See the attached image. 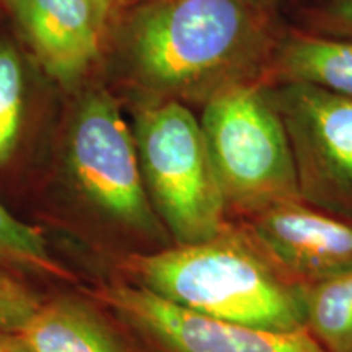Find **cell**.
Here are the masks:
<instances>
[{
  "mask_svg": "<svg viewBox=\"0 0 352 352\" xmlns=\"http://www.w3.org/2000/svg\"><path fill=\"white\" fill-rule=\"evenodd\" d=\"M0 352H32L20 333L0 334Z\"/></svg>",
  "mask_w": 352,
  "mask_h": 352,
  "instance_id": "cell-17",
  "label": "cell"
},
{
  "mask_svg": "<svg viewBox=\"0 0 352 352\" xmlns=\"http://www.w3.org/2000/svg\"><path fill=\"white\" fill-rule=\"evenodd\" d=\"M91 3H94L96 12H98L100 19L107 25H109V21H111L114 15V10H116L118 0H91Z\"/></svg>",
  "mask_w": 352,
  "mask_h": 352,
  "instance_id": "cell-18",
  "label": "cell"
},
{
  "mask_svg": "<svg viewBox=\"0 0 352 352\" xmlns=\"http://www.w3.org/2000/svg\"><path fill=\"white\" fill-rule=\"evenodd\" d=\"M67 162L77 188L104 217L148 252L173 245L145 192L132 129L107 91H94L78 104L69 129Z\"/></svg>",
  "mask_w": 352,
  "mask_h": 352,
  "instance_id": "cell-5",
  "label": "cell"
},
{
  "mask_svg": "<svg viewBox=\"0 0 352 352\" xmlns=\"http://www.w3.org/2000/svg\"><path fill=\"white\" fill-rule=\"evenodd\" d=\"M245 2H248L250 6L258 8V10L267 13V15L274 16V12L280 3V0H245Z\"/></svg>",
  "mask_w": 352,
  "mask_h": 352,
  "instance_id": "cell-19",
  "label": "cell"
},
{
  "mask_svg": "<svg viewBox=\"0 0 352 352\" xmlns=\"http://www.w3.org/2000/svg\"><path fill=\"white\" fill-rule=\"evenodd\" d=\"M121 270L127 283L196 314L272 331L305 328V292L277 274L232 220L208 241L127 254Z\"/></svg>",
  "mask_w": 352,
  "mask_h": 352,
  "instance_id": "cell-2",
  "label": "cell"
},
{
  "mask_svg": "<svg viewBox=\"0 0 352 352\" xmlns=\"http://www.w3.org/2000/svg\"><path fill=\"white\" fill-rule=\"evenodd\" d=\"M25 114V74L12 44L0 43V166L19 147Z\"/></svg>",
  "mask_w": 352,
  "mask_h": 352,
  "instance_id": "cell-14",
  "label": "cell"
},
{
  "mask_svg": "<svg viewBox=\"0 0 352 352\" xmlns=\"http://www.w3.org/2000/svg\"><path fill=\"white\" fill-rule=\"evenodd\" d=\"M95 296L151 352H327L307 328L272 331L212 318L127 280L101 285Z\"/></svg>",
  "mask_w": 352,
  "mask_h": 352,
  "instance_id": "cell-7",
  "label": "cell"
},
{
  "mask_svg": "<svg viewBox=\"0 0 352 352\" xmlns=\"http://www.w3.org/2000/svg\"><path fill=\"white\" fill-rule=\"evenodd\" d=\"M39 65L63 85L98 59L108 25L91 0H2Z\"/></svg>",
  "mask_w": 352,
  "mask_h": 352,
  "instance_id": "cell-9",
  "label": "cell"
},
{
  "mask_svg": "<svg viewBox=\"0 0 352 352\" xmlns=\"http://www.w3.org/2000/svg\"><path fill=\"white\" fill-rule=\"evenodd\" d=\"M135 148L153 210L173 245H195L230 223L196 118L179 101H145L134 114Z\"/></svg>",
  "mask_w": 352,
  "mask_h": 352,
  "instance_id": "cell-3",
  "label": "cell"
},
{
  "mask_svg": "<svg viewBox=\"0 0 352 352\" xmlns=\"http://www.w3.org/2000/svg\"><path fill=\"white\" fill-rule=\"evenodd\" d=\"M0 266L39 272V274L74 280L76 277L50 253V246L39 228L13 217L0 204Z\"/></svg>",
  "mask_w": 352,
  "mask_h": 352,
  "instance_id": "cell-13",
  "label": "cell"
},
{
  "mask_svg": "<svg viewBox=\"0 0 352 352\" xmlns=\"http://www.w3.org/2000/svg\"><path fill=\"white\" fill-rule=\"evenodd\" d=\"M305 328L327 352H352V270L305 292Z\"/></svg>",
  "mask_w": 352,
  "mask_h": 352,
  "instance_id": "cell-12",
  "label": "cell"
},
{
  "mask_svg": "<svg viewBox=\"0 0 352 352\" xmlns=\"http://www.w3.org/2000/svg\"><path fill=\"white\" fill-rule=\"evenodd\" d=\"M233 222L277 274L303 292L352 270V222L302 201Z\"/></svg>",
  "mask_w": 352,
  "mask_h": 352,
  "instance_id": "cell-8",
  "label": "cell"
},
{
  "mask_svg": "<svg viewBox=\"0 0 352 352\" xmlns=\"http://www.w3.org/2000/svg\"><path fill=\"white\" fill-rule=\"evenodd\" d=\"M228 219L300 201L296 164L267 83L215 95L199 118Z\"/></svg>",
  "mask_w": 352,
  "mask_h": 352,
  "instance_id": "cell-4",
  "label": "cell"
},
{
  "mask_svg": "<svg viewBox=\"0 0 352 352\" xmlns=\"http://www.w3.org/2000/svg\"><path fill=\"white\" fill-rule=\"evenodd\" d=\"M279 38L245 0H138L122 28L129 76L147 101L208 103L266 83Z\"/></svg>",
  "mask_w": 352,
  "mask_h": 352,
  "instance_id": "cell-1",
  "label": "cell"
},
{
  "mask_svg": "<svg viewBox=\"0 0 352 352\" xmlns=\"http://www.w3.org/2000/svg\"><path fill=\"white\" fill-rule=\"evenodd\" d=\"M270 78L272 83H305L352 98V39L302 33L279 39Z\"/></svg>",
  "mask_w": 352,
  "mask_h": 352,
  "instance_id": "cell-11",
  "label": "cell"
},
{
  "mask_svg": "<svg viewBox=\"0 0 352 352\" xmlns=\"http://www.w3.org/2000/svg\"><path fill=\"white\" fill-rule=\"evenodd\" d=\"M41 305L33 290L0 271V334L20 333Z\"/></svg>",
  "mask_w": 352,
  "mask_h": 352,
  "instance_id": "cell-15",
  "label": "cell"
},
{
  "mask_svg": "<svg viewBox=\"0 0 352 352\" xmlns=\"http://www.w3.org/2000/svg\"><path fill=\"white\" fill-rule=\"evenodd\" d=\"M300 201L352 222V98L305 83H272Z\"/></svg>",
  "mask_w": 352,
  "mask_h": 352,
  "instance_id": "cell-6",
  "label": "cell"
},
{
  "mask_svg": "<svg viewBox=\"0 0 352 352\" xmlns=\"http://www.w3.org/2000/svg\"><path fill=\"white\" fill-rule=\"evenodd\" d=\"M20 334L32 352H134L96 310L69 297L43 302Z\"/></svg>",
  "mask_w": 352,
  "mask_h": 352,
  "instance_id": "cell-10",
  "label": "cell"
},
{
  "mask_svg": "<svg viewBox=\"0 0 352 352\" xmlns=\"http://www.w3.org/2000/svg\"><path fill=\"white\" fill-rule=\"evenodd\" d=\"M318 23L334 36L352 39V0H324L318 10Z\"/></svg>",
  "mask_w": 352,
  "mask_h": 352,
  "instance_id": "cell-16",
  "label": "cell"
},
{
  "mask_svg": "<svg viewBox=\"0 0 352 352\" xmlns=\"http://www.w3.org/2000/svg\"><path fill=\"white\" fill-rule=\"evenodd\" d=\"M135 2H138V0H135Z\"/></svg>",
  "mask_w": 352,
  "mask_h": 352,
  "instance_id": "cell-20",
  "label": "cell"
}]
</instances>
